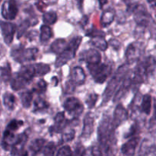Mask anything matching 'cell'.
<instances>
[{
	"label": "cell",
	"instance_id": "obj_30",
	"mask_svg": "<svg viewBox=\"0 0 156 156\" xmlns=\"http://www.w3.org/2000/svg\"><path fill=\"white\" fill-rule=\"evenodd\" d=\"M49 104L44 99L38 98L34 101V112H41L48 109Z\"/></svg>",
	"mask_w": 156,
	"mask_h": 156
},
{
	"label": "cell",
	"instance_id": "obj_39",
	"mask_svg": "<svg viewBox=\"0 0 156 156\" xmlns=\"http://www.w3.org/2000/svg\"><path fill=\"white\" fill-rule=\"evenodd\" d=\"M86 155V151L85 147L82 144H79L76 146L73 156H85Z\"/></svg>",
	"mask_w": 156,
	"mask_h": 156
},
{
	"label": "cell",
	"instance_id": "obj_23",
	"mask_svg": "<svg viewBox=\"0 0 156 156\" xmlns=\"http://www.w3.org/2000/svg\"><path fill=\"white\" fill-rule=\"evenodd\" d=\"M16 98L13 94L10 92L5 93L3 95V103L5 108L9 111H12L15 109L16 106Z\"/></svg>",
	"mask_w": 156,
	"mask_h": 156
},
{
	"label": "cell",
	"instance_id": "obj_18",
	"mask_svg": "<svg viewBox=\"0 0 156 156\" xmlns=\"http://www.w3.org/2000/svg\"><path fill=\"white\" fill-rule=\"evenodd\" d=\"M67 124V120L65 117L64 112L58 113L54 117V125L50 128V133H59L64 129Z\"/></svg>",
	"mask_w": 156,
	"mask_h": 156
},
{
	"label": "cell",
	"instance_id": "obj_9",
	"mask_svg": "<svg viewBox=\"0 0 156 156\" xmlns=\"http://www.w3.org/2000/svg\"><path fill=\"white\" fill-rule=\"evenodd\" d=\"M18 13L16 0H6L2 5V16L6 20H14Z\"/></svg>",
	"mask_w": 156,
	"mask_h": 156
},
{
	"label": "cell",
	"instance_id": "obj_10",
	"mask_svg": "<svg viewBox=\"0 0 156 156\" xmlns=\"http://www.w3.org/2000/svg\"><path fill=\"white\" fill-rule=\"evenodd\" d=\"M0 28L5 43L8 45L12 44L16 30V27L15 24L9 21H0Z\"/></svg>",
	"mask_w": 156,
	"mask_h": 156
},
{
	"label": "cell",
	"instance_id": "obj_45",
	"mask_svg": "<svg viewBox=\"0 0 156 156\" xmlns=\"http://www.w3.org/2000/svg\"><path fill=\"white\" fill-rule=\"evenodd\" d=\"M99 2V5H100L101 9H103L104 6L106 4H108V0H98Z\"/></svg>",
	"mask_w": 156,
	"mask_h": 156
},
{
	"label": "cell",
	"instance_id": "obj_36",
	"mask_svg": "<svg viewBox=\"0 0 156 156\" xmlns=\"http://www.w3.org/2000/svg\"><path fill=\"white\" fill-rule=\"evenodd\" d=\"M98 98V95L95 93H91L87 98L86 101H85V103L88 105V108H93L94 106H95V104L97 102Z\"/></svg>",
	"mask_w": 156,
	"mask_h": 156
},
{
	"label": "cell",
	"instance_id": "obj_48",
	"mask_svg": "<svg viewBox=\"0 0 156 156\" xmlns=\"http://www.w3.org/2000/svg\"><path fill=\"white\" fill-rule=\"evenodd\" d=\"M154 9H155V17H156V3L155 4V5H154Z\"/></svg>",
	"mask_w": 156,
	"mask_h": 156
},
{
	"label": "cell",
	"instance_id": "obj_19",
	"mask_svg": "<svg viewBox=\"0 0 156 156\" xmlns=\"http://www.w3.org/2000/svg\"><path fill=\"white\" fill-rule=\"evenodd\" d=\"M21 79L25 81L27 83L33 79L34 77L37 76L36 75V69H35L34 64L33 65H27L21 67L20 71L18 73H16Z\"/></svg>",
	"mask_w": 156,
	"mask_h": 156
},
{
	"label": "cell",
	"instance_id": "obj_17",
	"mask_svg": "<svg viewBox=\"0 0 156 156\" xmlns=\"http://www.w3.org/2000/svg\"><path fill=\"white\" fill-rule=\"evenodd\" d=\"M140 138L139 136L132 137L129 141L123 145L121 152L123 156H134L137 146L140 143Z\"/></svg>",
	"mask_w": 156,
	"mask_h": 156
},
{
	"label": "cell",
	"instance_id": "obj_7",
	"mask_svg": "<svg viewBox=\"0 0 156 156\" xmlns=\"http://www.w3.org/2000/svg\"><path fill=\"white\" fill-rule=\"evenodd\" d=\"M90 74L92 76L95 82L102 84L107 80L112 71V67L109 64L99 63L95 65H88Z\"/></svg>",
	"mask_w": 156,
	"mask_h": 156
},
{
	"label": "cell",
	"instance_id": "obj_31",
	"mask_svg": "<svg viewBox=\"0 0 156 156\" xmlns=\"http://www.w3.org/2000/svg\"><path fill=\"white\" fill-rule=\"evenodd\" d=\"M35 69H36L37 76H42L47 74L50 71V66L45 63H37L34 64Z\"/></svg>",
	"mask_w": 156,
	"mask_h": 156
},
{
	"label": "cell",
	"instance_id": "obj_46",
	"mask_svg": "<svg viewBox=\"0 0 156 156\" xmlns=\"http://www.w3.org/2000/svg\"><path fill=\"white\" fill-rule=\"evenodd\" d=\"M83 2L84 0H77V2H78V6L80 9H82V5H83Z\"/></svg>",
	"mask_w": 156,
	"mask_h": 156
},
{
	"label": "cell",
	"instance_id": "obj_49",
	"mask_svg": "<svg viewBox=\"0 0 156 156\" xmlns=\"http://www.w3.org/2000/svg\"><path fill=\"white\" fill-rule=\"evenodd\" d=\"M2 112V106H1V102H0V114Z\"/></svg>",
	"mask_w": 156,
	"mask_h": 156
},
{
	"label": "cell",
	"instance_id": "obj_5",
	"mask_svg": "<svg viewBox=\"0 0 156 156\" xmlns=\"http://www.w3.org/2000/svg\"><path fill=\"white\" fill-rule=\"evenodd\" d=\"M38 49L37 47L33 48H24L23 46H16L13 47L11 51V56L16 62L22 63L27 61L34 60L38 53Z\"/></svg>",
	"mask_w": 156,
	"mask_h": 156
},
{
	"label": "cell",
	"instance_id": "obj_40",
	"mask_svg": "<svg viewBox=\"0 0 156 156\" xmlns=\"http://www.w3.org/2000/svg\"><path fill=\"white\" fill-rule=\"evenodd\" d=\"M138 128H139V126L136 124V123L133 125V126L130 127V129H129V130L128 131V132L126 133V135H125V138H129V137L133 136L137 133Z\"/></svg>",
	"mask_w": 156,
	"mask_h": 156
},
{
	"label": "cell",
	"instance_id": "obj_12",
	"mask_svg": "<svg viewBox=\"0 0 156 156\" xmlns=\"http://www.w3.org/2000/svg\"><path fill=\"white\" fill-rule=\"evenodd\" d=\"M126 59L128 64H133L136 62L141 56V47L140 44L137 42L131 43L126 47L125 53Z\"/></svg>",
	"mask_w": 156,
	"mask_h": 156
},
{
	"label": "cell",
	"instance_id": "obj_20",
	"mask_svg": "<svg viewBox=\"0 0 156 156\" xmlns=\"http://www.w3.org/2000/svg\"><path fill=\"white\" fill-rule=\"evenodd\" d=\"M115 10L113 8H108L103 12L101 18V24L103 27L110 25L115 18Z\"/></svg>",
	"mask_w": 156,
	"mask_h": 156
},
{
	"label": "cell",
	"instance_id": "obj_8",
	"mask_svg": "<svg viewBox=\"0 0 156 156\" xmlns=\"http://www.w3.org/2000/svg\"><path fill=\"white\" fill-rule=\"evenodd\" d=\"M64 109L74 117H78L83 113L84 106L80 101L75 97L68 98L64 103Z\"/></svg>",
	"mask_w": 156,
	"mask_h": 156
},
{
	"label": "cell",
	"instance_id": "obj_15",
	"mask_svg": "<svg viewBox=\"0 0 156 156\" xmlns=\"http://www.w3.org/2000/svg\"><path fill=\"white\" fill-rule=\"evenodd\" d=\"M83 129L82 132V137L88 139L94 130V117L91 113H88L85 115L83 121Z\"/></svg>",
	"mask_w": 156,
	"mask_h": 156
},
{
	"label": "cell",
	"instance_id": "obj_1",
	"mask_svg": "<svg viewBox=\"0 0 156 156\" xmlns=\"http://www.w3.org/2000/svg\"><path fill=\"white\" fill-rule=\"evenodd\" d=\"M113 120L109 115H104L98 128V138L105 156L117 155V138Z\"/></svg>",
	"mask_w": 156,
	"mask_h": 156
},
{
	"label": "cell",
	"instance_id": "obj_29",
	"mask_svg": "<svg viewBox=\"0 0 156 156\" xmlns=\"http://www.w3.org/2000/svg\"><path fill=\"white\" fill-rule=\"evenodd\" d=\"M57 21V15L53 11L44 12L43 15V21L46 25H51L55 24Z\"/></svg>",
	"mask_w": 156,
	"mask_h": 156
},
{
	"label": "cell",
	"instance_id": "obj_47",
	"mask_svg": "<svg viewBox=\"0 0 156 156\" xmlns=\"http://www.w3.org/2000/svg\"><path fill=\"white\" fill-rule=\"evenodd\" d=\"M146 1L149 3H153V2H155L156 0H146Z\"/></svg>",
	"mask_w": 156,
	"mask_h": 156
},
{
	"label": "cell",
	"instance_id": "obj_33",
	"mask_svg": "<svg viewBox=\"0 0 156 156\" xmlns=\"http://www.w3.org/2000/svg\"><path fill=\"white\" fill-rule=\"evenodd\" d=\"M30 21L29 20H24L23 21L21 24H19V26L18 27V33H17V35H18V38H21V37L24 35V34L25 33L26 30L28 29V27L30 26Z\"/></svg>",
	"mask_w": 156,
	"mask_h": 156
},
{
	"label": "cell",
	"instance_id": "obj_43",
	"mask_svg": "<svg viewBox=\"0 0 156 156\" xmlns=\"http://www.w3.org/2000/svg\"><path fill=\"white\" fill-rule=\"evenodd\" d=\"M109 44H111V46H112L113 47H114V49H117V50H118L119 47H120V42H119L118 41H117V40H114V39H111V41H110Z\"/></svg>",
	"mask_w": 156,
	"mask_h": 156
},
{
	"label": "cell",
	"instance_id": "obj_24",
	"mask_svg": "<svg viewBox=\"0 0 156 156\" xmlns=\"http://www.w3.org/2000/svg\"><path fill=\"white\" fill-rule=\"evenodd\" d=\"M141 111L146 115H149L152 111V97L150 94H146L143 96L141 103Z\"/></svg>",
	"mask_w": 156,
	"mask_h": 156
},
{
	"label": "cell",
	"instance_id": "obj_28",
	"mask_svg": "<svg viewBox=\"0 0 156 156\" xmlns=\"http://www.w3.org/2000/svg\"><path fill=\"white\" fill-rule=\"evenodd\" d=\"M53 37V32L51 28L48 25L44 24L41 27V34H40V41L44 43L48 41Z\"/></svg>",
	"mask_w": 156,
	"mask_h": 156
},
{
	"label": "cell",
	"instance_id": "obj_34",
	"mask_svg": "<svg viewBox=\"0 0 156 156\" xmlns=\"http://www.w3.org/2000/svg\"><path fill=\"white\" fill-rule=\"evenodd\" d=\"M47 88V82L44 80H43V79H41V80H39L37 82V84L34 85V87L33 88V90H32V91H33L34 92L37 93V94H42V93L45 92Z\"/></svg>",
	"mask_w": 156,
	"mask_h": 156
},
{
	"label": "cell",
	"instance_id": "obj_42",
	"mask_svg": "<svg viewBox=\"0 0 156 156\" xmlns=\"http://www.w3.org/2000/svg\"><path fill=\"white\" fill-rule=\"evenodd\" d=\"M91 156H103L101 149L98 146H93L91 149Z\"/></svg>",
	"mask_w": 156,
	"mask_h": 156
},
{
	"label": "cell",
	"instance_id": "obj_2",
	"mask_svg": "<svg viewBox=\"0 0 156 156\" xmlns=\"http://www.w3.org/2000/svg\"><path fill=\"white\" fill-rule=\"evenodd\" d=\"M128 71H129V69H128L127 65L120 66L117 69L115 74L113 76L112 79H111V81H110L105 90V92L103 94L104 104H106L111 98V97L114 95V92L117 90V88H118L120 82H123V79L128 74Z\"/></svg>",
	"mask_w": 156,
	"mask_h": 156
},
{
	"label": "cell",
	"instance_id": "obj_22",
	"mask_svg": "<svg viewBox=\"0 0 156 156\" xmlns=\"http://www.w3.org/2000/svg\"><path fill=\"white\" fill-rule=\"evenodd\" d=\"M45 144V140L44 139H35L30 143L29 146V150L31 152L32 155H35L39 153L43 148L44 147Z\"/></svg>",
	"mask_w": 156,
	"mask_h": 156
},
{
	"label": "cell",
	"instance_id": "obj_26",
	"mask_svg": "<svg viewBox=\"0 0 156 156\" xmlns=\"http://www.w3.org/2000/svg\"><path fill=\"white\" fill-rule=\"evenodd\" d=\"M20 98H21V104L24 108H30L31 105L32 100H33V91H23L20 94Z\"/></svg>",
	"mask_w": 156,
	"mask_h": 156
},
{
	"label": "cell",
	"instance_id": "obj_3",
	"mask_svg": "<svg viewBox=\"0 0 156 156\" xmlns=\"http://www.w3.org/2000/svg\"><path fill=\"white\" fill-rule=\"evenodd\" d=\"M155 59L153 56H149L140 62L133 73V84L143 83L145 79L153 73L155 69Z\"/></svg>",
	"mask_w": 156,
	"mask_h": 156
},
{
	"label": "cell",
	"instance_id": "obj_25",
	"mask_svg": "<svg viewBox=\"0 0 156 156\" xmlns=\"http://www.w3.org/2000/svg\"><path fill=\"white\" fill-rule=\"evenodd\" d=\"M0 76L4 82H7L12 79V69L9 62L0 66Z\"/></svg>",
	"mask_w": 156,
	"mask_h": 156
},
{
	"label": "cell",
	"instance_id": "obj_32",
	"mask_svg": "<svg viewBox=\"0 0 156 156\" xmlns=\"http://www.w3.org/2000/svg\"><path fill=\"white\" fill-rule=\"evenodd\" d=\"M56 146L53 142H50L43 148V154L44 156H54Z\"/></svg>",
	"mask_w": 156,
	"mask_h": 156
},
{
	"label": "cell",
	"instance_id": "obj_16",
	"mask_svg": "<svg viewBox=\"0 0 156 156\" xmlns=\"http://www.w3.org/2000/svg\"><path fill=\"white\" fill-rule=\"evenodd\" d=\"M85 71L80 66H75L72 69L70 73V82L74 85H82L85 82Z\"/></svg>",
	"mask_w": 156,
	"mask_h": 156
},
{
	"label": "cell",
	"instance_id": "obj_11",
	"mask_svg": "<svg viewBox=\"0 0 156 156\" xmlns=\"http://www.w3.org/2000/svg\"><path fill=\"white\" fill-rule=\"evenodd\" d=\"M80 59L86 62L88 65H95L101 63V55L95 49L90 48L81 53Z\"/></svg>",
	"mask_w": 156,
	"mask_h": 156
},
{
	"label": "cell",
	"instance_id": "obj_37",
	"mask_svg": "<svg viewBox=\"0 0 156 156\" xmlns=\"http://www.w3.org/2000/svg\"><path fill=\"white\" fill-rule=\"evenodd\" d=\"M75 136H76V132H75L74 129H69L67 132L64 133L62 136V141L63 143L66 142H70L72 140H74Z\"/></svg>",
	"mask_w": 156,
	"mask_h": 156
},
{
	"label": "cell",
	"instance_id": "obj_4",
	"mask_svg": "<svg viewBox=\"0 0 156 156\" xmlns=\"http://www.w3.org/2000/svg\"><path fill=\"white\" fill-rule=\"evenodd\" d=\"M82 41V37L77 36L76 37L73 38L69 43L68 47L66 50L62 53L61 54L59 55L57 58H56V62H55V66L56 68L65 65L67 62L71 60L72 59L75 57L76 56V51H77L78 48L80 46L81 42Z\"/></svg>",
	"mask_w": 156,
	"mask_h": 156
},
{
	"label": "cell",
	"instance_id": "obj_38",
	"mask_svg": "<svg viewBox=\"0 0 156 156\" xmlns=\"http://www.w3.org/2000/svg\"><path fill=\"white\" fill-rule=\"evenodd\" d=\"M56 156H73L71 148L69 146H62L59 149Z\"/></svg>",
	"mask_w": 156,
	"mask_h": 156
},
{
	"label": "cell",
	"instance_id": "obj_27",
	"mask_svg": "<svg viewBox=\"0 0 156 156\" xmlns=\"http://www.w3.org/2000/svg\"><path fill=\"white\" fill-rule=\"evenodd\" d=\"M90 42H91V44L94 47H95L96 48L100 49L102 51L106 50L108 47V42H107L106 40L105 39L104 37H93Z\"/></svg>",
	"mask_w": 156,
	"mask_h": 156
},
{
	"label": "cell",
	"instance_id": "obj_44",
	"mask_svg": "<svg viewBox=\"0 0 156 156\" xmlns=\"http://www.w3.org/2000/svg\"><path fill=\"white\" fill-rule=\"evenodd\" d=\"M151 124L156 125V103L155 105V113H154V117L151 119Z\"/></svg>",
	"mask_w": 156,
	"mask_h": 156
},
{
	"label": "cell",
	"instance_id": "obj_50",
	"mask_svg": "<svg viewBox=\"0 0 156 156\" xmlns=\"http://www.w3.org/2000/svg\"><path fill=\"white\" fill-rule=\"evenodd\" d=\"M2 2V0H0V2Z\"/></svg>",
	"mask_w": 156,
	"mask_h": 156
},
{
	"label": "cell",
	"instance_id": "obj_35",
	"mask_svg": "<svg viewBox=\"0 0 156 156\" xmlns=\"http://www.w3.org/2000/svg\"><path fill=\"white\" fill-rule=\"evenodd\" d=\"M23 124H24V122H23L22 120H12V121H10V123L7 125L6 129L11 131V132H15V131L18 130Z\"/></svg>",
	"mask_w": 156,
	"mask_h": 156
},
{
	"label": "cell",
	"instance_id": "obj_6",
	"mask_svg": "<svg viewBox=\"0 0 156 156\" xmlns=\"http://www.w3.org/2000/svg\"><path fill=\"white\" fill-rule=\"evenodd\" d=\"M128 10L133 14L134 20L140 27H147L152 21L147 9L143 5L131 4L128 5Z\"/></svg>",
	"mask_w": 156,
	"mask_h": 156
},
{
	"label": "cell",
	"instance_id": "obj_14",
	"mask_svg": "<svg viewBox=\"0 0 156 156\" xmlns=\"http://www.w3.org/2000/svg\"><path fill=\"white\" fill-rule=\"evenodd\" d=\"M128 119V111L122 105L119 104L116 107L114 112V119H113V125L117 129L121 123L126 121Z\"/></svg>",
	"mask_w": 156,
	"mask_h": 156
},
{
	"label": "cell",
	"instance_id": "obj_41",
	"mask_svg": "<svg viewBox=\"0 0 156 156\" xmlns=\"http://www.w3.org/2000/svg\"><path fill=\"white\" fill-rule=\"evenodd\" d=\"M87 36L91 37V38L96 37H105V33L101 30L92 29V30H90L88 33H87Z\"/></svg>",
	"mask_w": 156,
	"mask_h": 156
},
{
	"label": "cell",
	"instance_id": "obj_21",
	"mask_svg": "<svg viewBox=\"0 0 156 156\" xmlns=\"http://www.w3.org/2000/svg\"><path fill=\"white\" fill-rule=\"evenodd\" d=\"M68 45L69 44L65 39L59 38V39H56V41L52 43L51 46H50V49H51V51L53 53L59 55L66 50Z\"/></svg>",
	"mask_w": 156,
	"mask_h": 156
},
{
	"label": "cell",
	"instance_id": "obj_13",
	"mask_svg": "<svg viewBox=\"0 0 156 156\" xmlns=\"http://www.w3.org/2000/svg\"><path fill=\"white\" fill-rule=\"evenodd\" d=\"M133 85V74H129L128 73V74L126 75V77L123 79V82H121V85H120V88H118V90L116 92L114 98V102H118L121 100L122 98L126 94V93L127 92L128 90L129 89L132 85Z\"/></svg>",
	"mask_w": 156,
	"mask_h": 156
}]
</instances>
